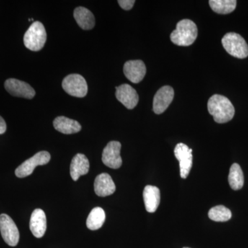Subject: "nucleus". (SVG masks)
Instances as JSON below:
<instances>
[{
  "instance_id": "nucleus-1",
  "label": "nucleus",
  "mask_w": 248,
  "mask_h": 248,
  "mask_svg": "<svg viewBox=\"0 0 248 248\" xmlns=\"http://www.w3.org/2000/svg\"><path fill=\"white\" fill-rule=\"evenodd\" d=\"M209 113L218 124H224L232 120L235 110L234 106L228 98L220 94H214L208 102Z\"/></svg>"
},
{
  "instance_id": "nucleus-2",
  "label": "nucleus",
  "mask_w": 248,
  "mask_h": 248,
  "mask_svg": "<svg viewBox=\"0 0 248 248\" xmlns=\"http://www.w3.org/2000/svg\"><path fill=\"white\" fill-rule=\"evenodd\" d=\"M198 35L195 23L190 19H182L177 23V28L170 35L172 43L180 46H188L195 42Z\"/></svg>"
},
{
  "instance_id": "nucleus-3",
  "label": "nucleus",
  "mask_w": 248,
  "mask_h": 248,
  "mask_svg": "<svg viewBox=\"0 0 248 248\" xmlns=\"http://www.w3.org/2000/svg\"><path fill=\"white\" fill-rule=\"evenodd\" d=\"M47 35L43 24L40 22L32 23L24 36L25 46L32 51H39L45 46Z\"/></svg>"
},
{
  "instance_id": "nucleus-4",
  "label": "nucleus",
  "mask_w": 248,
  "mask_h": 248,
  "mask_svg": "<svg viewBox=\"0 0 248 248\" xmlns=\"http://www.w3.org/2000/svg\"><path fill=\"white\" fill-rule=\"evenodd\" d=\"M225 50L232 56L244 59L248 56V45L246 40L236 32H228L221 40Z\"/></svg>"
},
{
  "instance_id": "nucleus-5",
  "label": "nucleus",
  "mask_w": 248,
  "mask_h": 248,
  "mask_svg": "<svg viewBox=\"0 0 248 248\" xmlns=\"http://www.w3.org/2000/svg\"><path fill=\"white\" fill-rule=\"evenodd\" d=\"M62 88L73 97H84L88 93V84L86 79L79 74L66 76L62 81Z\"/></svg>"
},
{
  "instance_id": "nucleus-6",
  "label": "nucleus",
  "mask_w": 248,
  "mask_h": 248,
  "mask_svg": "<svg viewBox=\"0 0 248 248\" xmlns=\"http://www.w3.org/2000/svg\"><path fill=\"white\" fill-rule=\"evenodd\" d=\"M50 160V153L47 151H41L32 156L30 159L22 163L16 170V174L17 177L24 178L31 175L34 170L38 166H44L48 164Z\"/></svg>"
},
{
  "instance_id": "nucleus-7",
  "label": "nucleus",
  "mask_w": 248,
  "mask_h": 248,
  "mask_svg": "<svg viewBox=\"0 0 248 248\" xmlns=\"http://www.w3.org/2000/svg\"><path fill=\"white\" fill-rule=\"evenodd\" d=\"M0 231L5 242L9 246H17L19 240V232L14 220L6 214L0 215Z\"/></svg>"
},
{
  "instance_id": "nucleus-8",
  "label": "nucleus",
  "mask_w": 248,
  "mask_h": 248,
  "mask_svg": "<svg viewBox=\"0 0 248 248\" xmlns=\"http://www.w3.org/2000/svg\"><path fill=\"white\" fill-rule=\"evenodd\" d=\"M174 155L180 166V175L182 179L188 177L192 166V150L183 143H178L174 148Z\"/></svg>"
},
{
  "instance_id": "nucleus-9",
  "label": "nucleus",
  "mask_w": 248,
  "mask_h": 248,
  "mask_svg": "<svg viewBox=\"0 0 248 248\" xmlns=\"http://www.w3.org/2000/svg\"><path fill=\"white\" fill-rule=\"evenodd\" d=\"M121 148L122 144L120 142H109L103 151V163L110 169H120L122 165V159L120 155Z\"/></svg>"
},
{
  "instance_id": "nucleus-10",
  "label": "nucleus",
  "mask_w": 248,
  "mask_h": 248,
  "mask_svg": "<svg viewBox=\"0 0 248 248\" xmlns=\"http://www.w3.org/2000/svg\"><path fill=\"white\" fill-rule=\"evenodd\" d=\"M4 87L8 93L14 97L32 99L35 95V90L25 81L11 78L6 80Z\"/></svg>"
},
{
  "instance_id": "nucleus-11",
  "label": "nucleus",
  "mask_w": 248,
  "mask_h": 248,
  "mask_svg": "<svg viewBox=\"0 0 248 248\" xmlns=\"http://www.w3.org/2000/svg\"><path fill=\"white\" fill-rule=\"evenodd\" d=\"M174 92L169 86H163L155 94L153 99V110L155 113L160 115L167 110L174 98Z\"/></svg>"
},
{
  "instance_id": "nucleus-12",
  "label": "nucleus",
  "mask_w": 248,
  "mask_h": 248,
  "mask_svg": "<svg viewBox=\"0 0 248 248\" xmlns=\"http://www.w3.org/2000/svg\"><path fill=\"white\" fill-rule=\"evenodd\" d=\"M124 73L131 82L138 84L146 76V65L141 60H130L124 64Z\"/></svg>"
},
{
  "instance_id": "nucleus-13",
  "label": "nucleus",
  "mask_w": 248,
  "mask_h": 248,
  "mask_svg": "<svg viewBox=\"0 0 248 248\" xmlns=\"http://www.w3.org/2000/svg\"><path fill=\"white\" fill-rule=\"evenodd\" d=\"M116 97L130 110L135 108L139 102L138 93L128 84H122L116 88Z\"/></svg>"
},
{
  "instance_id": "nucleus-14",
  "label": "nucleus",
  "mask_w": 248,
  "mask_h": 248,
  "mask_svg": "<svg viewBox=\"0 0 248 248\" xmlns=\"http://www.w3.org/2000/svg\"><path fill=\"white\" fill-rule=\"evenodd\" d=\"M94 192L99 197L112 195L116 190L115 183L107 173H102L96 177L94 184Z\"/></svg>"
},
{
  "instance_id": "nucleus-15",
  "label": "nucleus",
  "mask_w": 248,
  "mask_h": 248,
  "mask_svg": "<svg viewBox=\"0 0 248 248\" xmlns=\"http://www.w3.org/2000/svg\"><path fill=\"white\" fill-rule=\"evenodd\" d=\"M46 217L42 209H35L31 215L30 230L36 238H42L46 231Z\"/></svg>"
},
{
  "instance_id": "nucleus-16",
  "label": "nucleus",
  "mask_w": 248,
  "mask_h": 248,
  "mask_svg": "<svg viewBox=\"0 0 248 248\" xmlns=\"http://www.w3.org/2000/svg\"><path fill=\"white\" fill-rule=\"evenodd\" d=\"M89 169V161L86 155L78 153L73 158L71 163L70 173L72 179L76 182L81 176L87 174Z\"/></svg>"
},
{
  "instance_id": "nucleus-17",
  "label": "nucleus",
  "mask_w": 248,
  "mask_h": 248,
  "mask_svg": "<svg viewBox=\"0 0 248 248\" xmlns=\"http://www.w3.org/2000/svg\"><path fill=\"white\" fill-rule=\"evenodd\" d=\"M143 197L147 212L155 213L159 207L161 200L159 189L156 186H146L143 190Z\"/></svg>"
},
{
  "instance_id": "nucleus-18",
  "label": "nucleus",
  "mask_w": 248,
  "mask_h": 248,
  "mask_svg": "<svg viewBox=\"0 0 248 248\" xmlns=\"http://www.w3.org/2000/svg\"><path fill=\"white\" fill-rule=\"evenodd\" d=\"M53 126L55 130L66 135L79 133L81 130V125L79 122L63 116H60L55 119Z\"/></svg>"
},
{
  "instance_id": "nucleus-19",
  "label": "nucleus",
  "mask_w": 248,
  "mask_h": 248,
  "mask_svg": "<svg viewBox=\"0 0 248 248\" xmlns=\"http://www.w3.org/2000/svg\"><path fill=\"white\" fill-rule=\"evenodd\" d=\"M74 17L78 25L84 30H91L95 25L94 15L86 8H76L74 11Z\"/></svg>"
},
{
  "instance_id": "nucleus-20",
  "label": "nucleus",
  "mask_w": 248,
  "mask_h": 248,
  "mask_svg": "<svg viewBox=\"0 0 248 248\" xmlns=\"http://www.w3.org/2000/svg\"><path fill=\"white\" fill-rule=\"evenodd\" d=\"M105 220V212L102 208L97 207L93 208L90 213L86 220V226L91 231H97L102 228Z\"/></svg>"
},
{
  "instance_id": "nucleus-21",
  "label": "nucleus",
  "mask_w": 248,
  "mask_h": 248,
  "mask_svg": "<svg viewBox=\"0 0 248 248\" xmlns=\"http://www.w3.org/2000/svg\"><path fill=\"white\" fill-rule=\"evenodd\" d=\"M228 182L231 188L234 190H239L244 185V172L241 166L238 164H233L230 169Z\"/></svg>"
},
{
  "instance_id": "nucleus-22",
  "label": "nucleus",
  "mask_w": 248,
  "mask_h": 248,
  "mask_svg": "<svg viewBox=\"0 0 248 248\" xmlns=\"http://www.w3.org/2000/svg\"><path fill=\"white\" fill-rule=\"evenodd\" d=\"M236 0H210L209 4L213 11L218 14H229L236 9Z\"/></svg>"
},
{
  "instance_id": "nucleus-23",
  "label": "nucleus",
  "mask_w": 248,
  "mask_h": 248,
  "mask_svg": "<svg viewBox=\"0 0 248 248\" xmlns=\"http://www.w3.org/2000/svg\"><path fill=\"white\" fill-rule=\"evenodd\" d=\"M208 217L214 221L225 222L231 219L232 213L229 209L223 205H217L210 209L208 213Z\"/></svg>"
},
{
  "instance_id": "nucleus-24",
  "label": "nucleus",
  "mask_w": 248,
  "mask_h": 248,
  "mask_svg": "<svg viewBox=\"0 0 248 248\" xmlns=\"http://www.w3.org/2000/svg\"><path fill=\"white\" fill-rule=\"evenodd\" d=\"M118 3L122 9L125 11H129L133 7L135 1V0H119Z\"/></svg>"
},
{
  "instance_id": "nucleus-25",
  "label": "nucleus",
  "mask_w": 248,
  "mask_h": 248,
  "mask_svg": "<svg viewBox=\"0 0 248 248\" xmlns=\"http://www.w3.org/2000/svg\"><path fill=\"white\" fill-rule=\"evenodd\" d=\"M6 130V124L4 119L0 116V135L4 134Z\"/></svg>"
},
{
  "instance_id": "nucleus-26",
  "label": "nucleus",
  "mask_w": 248,
  "mask_h": 248,
  "mask_svg": "<svg viewBox=\"0 0 248 248\" xmlns=\"http://www.w3.org/2000/svg\"></svg>"
}]
</instances>
